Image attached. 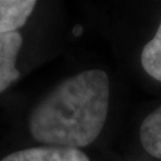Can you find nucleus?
Masks as SVG:
<instances>
[{
  "label": "nucleus",
  "instance_id": "f257e3e1",
  "mask_svg": "<svg viewBox=\"0 0 161 161\" xmlns=\"http://www.w3.org/2000/svg\"><path fill=\"white\" fill-rule=\"evenodd\" d=\"M110 82L100 69L70 76L49 92L29 116L31 136L53 147L81 148L99 136L108 117Z\"/></svg>",
  "mask_w": 161,
  "mask_h": 161
},
{
  "label": "nucleus",
  "instance_id": "f03ea898",
  "mask_svg": "<svg viewBox=\"0 0 161 161\" xmlns=\"http://www.w3.org/2000/svg\"><path fill=\"white\" fill-rule=\"evenodd\" d=\"M23 46V37L19 32L0 35V93L19 78L16 61Z\"/></svg>",
  "mask_w": 161,
  "mask_h": 161
},
{
  "label": "nucleus",
  "instance_id": "7ed1b4c3",
  "mask_svg": "<svg viewBox=\"0 0 161 161\" xmlns=\"http://www.w3.org/2000/svg\"><path fill=\"white\" fill-rule=\"evenodd\" d=\"M1 161H90L80 149L42 146L14 152Z\"/></svg>",
  "mask_w": 161,
  "mask_h": 161
},
{
  "label": "nucleus",
  "instance_id": "20e7f679",
  "mask_svg": "<svg viewBox=\"0 0 161 161\" xmlns=\"http://www.w3.org/2000/svg\"><path fill=\"white\" fill-rule=\"evenodd\" d=\"M35 0H0V35L17 32L34 11Z\"/></svg>",
  "mask_w": 161,
  "mask_h": 161
},
{
  "label": "nucleus",
  "instance_id": "39448f33",
  "mask_svg": "<svg viewBox=\"0 0 161 161\" xmlns=\"http://www.w3.org/2000/svg\"><path fill=\"white\" fill-rule=\"evenodd\" d=\"M140 140L149 155L161 159V105L143 119L140 128Z\"/></svg>",
  "mask_w": 161,
  "mask_h": 161
},
{
  "label": "nucleus",
  "instance_id": "423d86ee",
  "mask_svg": "<svg viewBox=\"0 0 161 161\" xmlns=\"http://www.w3.org/2000/svg\"><path fill=\"white\" fill-rule=\"evenodd\" d=\"M141 64L147 74L161 81V22L154 37L144 46Z\"/></svg>",
  "mask_w": 161,
  "mask_h": 161
},
{
  "label": "nucleus",
  "instance_id": "0eeeda50",
  "mask_svg": "<svg viewBox=\"0 0 161 161\" xmlns=\"http://www.w3.org/2000/svg\"><path fill=\"white\" fill-rule=\"evenodd\" d=\"M82 31H84V28H82L81 25H76L74 29H73V35L78 37V36H80V35L82 34Z\"/></svg>",
  "mask_w": 161,
  "mask_h": 161
}]
</instances>
